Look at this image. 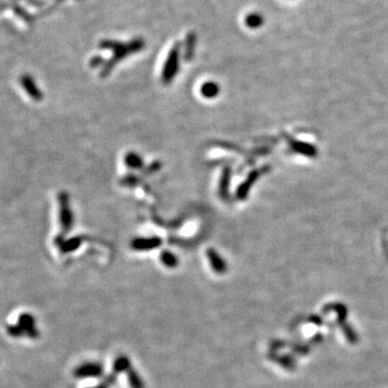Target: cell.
<instances>
[{"mask_svg":"<svg viewBox=\"0 0 388 388\" xmlns=\"http://www.w3.org/2000/svg\"><path fill=\"white\" fill-rule=\"evenodd\" d=\"M144 47H145V42L141 38L134 39L132 42H130L129 45H122V44H119V42H114L110 40L101 41L100 48H110V50L113 51V57L110 59V62H108L105 65V67L101 72V76L104 77L108 75L113 68V66L118 62H120L121 59L126 57L127 55H130L132 53H136L138 51H141Z\"/></svg>","mask_w":388,"mask_h":388,"instance_id":"1","label":"cell"},{"mask_svg":"<svg viewBox=\"0 0 388 388\" xmlns=\"http://www.w3.org/2000/svg\"><path fill=\"white\" fill-rule=\"evenodd\" d=\"M179 57H180V45L177 44L172 48L166 58L164 68H163L162 71L163 83L165 84L171 83L174 80L175 76L177 75V72L179 70Z\"/></svg>","mask_w":388,"mask_h":388,"instance_id":"2","label":"cell"},{"mask_svg":"<svg viewBox=\"0 0 388 388\" xmlns=\"http://www.w3.org/2000/svg\"><path fill=\"white\" fill-rule=\"evenodd\" d=\"M58 202H59V219L62 224L63 232L66 233L70 231L74 226V215L70 208V203L68 195L65 192L58 194Z\"/></svg>","mask_w":388,"mask_h":388,"instance_id":"3","label":"cell"},{"mask_svg":"<svg viewBox=\"0 0 388 388\" xmlns=\"http://www.w3.org/2000/svg\"><path fill=\"white\" fill-rule=\"evenodd\" d=\"M104 369L100 363L97 362H86L76 368L75 370V377L79 379L84 378H99L101 377Z\"/></svg>","mask_w":388,"mask_h":388,"instance_id":"4","label":"cell"},{"mask_svg":"<svg viewBox=\"0 0 388 388\" xmlns=\"http://www.w3.org/2000/svg\"><path fill=\"white\" fill-rule=\"evenodd\" d=\"M162 245V240L157 236L153 238H139L132 242L131 247L136 251H149L159 248Z\"/></svg>","mask_w":388,"mask_h":388,"instance_id":"5","label":"cell"},{"mask_svg":"<svg viewBox=\"0 0 388 388\" xmlns=\"http://www.w3.org/2000/svg\"><path fill=\"white\" fill-rule=\"evenodd\" d=\"M206 256H207L209 264L215 273L220 275L227 273L228 264L226 262V260H224L220 256L219 252L215 250L214 248H209V249H207V251H206Z\"/></svg>","mask_w":388,"mask_h":388,"instance_id":"6","label":"cell"},{"mask_svg":"<svg viewBox=\"0 0 388 388\" xmlns=\"http://www.w3.org/2000/svg\"><path fill=\"white\" fill-rule=\"evenodd\" d=\"M22 87L25 90V92L28 94L30 98L35 100H41L42 99V93L41 91L37 88V84L33 80L32 77L29 76H23L22 77Z\"/></svg>","mask_w":388,"mask_h":388,"instance_id":"7","label":"cell"},{"mask_svg":"<svg viewBox=\"0 0 388 388\" xmlns=\"http://www.w3.org/2000/svg\"><path fill=\"white\" fill-rule=\"evenodd\" d=\"M19 326L22 327V329L27 333L29 338H33V339L38 338L39 332L37 331V329H36L35 319L32 315H29V314L21 315Z\"/></svg>","mask_w":388,"mask_h":388,"instance_id":"8","label":"cell"},{"mask_svg":"<svg viewBox=\"0 0 388 388\" xmlns=\"http://www.w3.org/2000/svg\"><path fill=\"white\" fill-rule=\"evenodd\" d=\"M230 178H231V169L230 167H224L221 175L220 184H219V194L222 199H228L229 197V185Z\"/></svg>","mask_w":388,"mask_h":388,"instance_id":"9","label":"cell"},{"mask_svg":"<svg viewBox=\"0 0 388 388\" xmlns=\"http://www.w3.org/2000/svg\"><path fill=\"white\" fill-rule=\"evenodd\" d=\"M219 92H220L219 84L214 81L205 82L201 88L202 95L205 97V98H208V99L215 98V97H217L218 94H219Z\"/></svg>","mask_w":388,"mask_h":388,"instance_id":"10","label":"cell"},{"mask_svg":"<svg viewBox=\"0 0 388 388\" xmlns=\"http://www.w3.org/2000/svg\"><path fill=\"white\" fill-rule=\"evenodd\" d=\"M160 259H161V262L168 269H175L179 263L177 256H176L174 252L168 250L162 251L160 254Z\"/></svg>","mask_w":388,"mask_h":388,"instance_id":"11","label":"cell"},{"mask_svg":"<svg viewBox=\"0 0 388 388\" xmlns=\"http://www.w3.org/2000/svg\"><path fill=\"white\" fill-rule=\"evenodd\" d=\"M127 379H129V384L131 388H145V383L141 375L136 370L131 367L127 370Z\"/></svg>","mask_w":388,"mask_h":388,"instance_id":"12","label":"cell"},{"mask_svg":"<svg viewBox=\"0 0 388 388\" xmlns=\"http://www.w3.org/2000/svg\"><path fill=\"white\" fill-rule=\"evenodd\" d=\"M125 164L127 167L133 168V169H139L144 166V161L142 159V156L135 153V152H130L127 153L125 156Z\"/></svg>","mask_w":388,"mask_h":388,"instance_id":"13","label":"cell"},{"mask_svg":"<svg viewBox=\"0 0 388 388\" xmlns=\"http://www.w3.org/2000/svg\"><path fill=\"white\" fill-rule=\"evenodd\" d=\"M264 20H263V16L257 13V12H253V13L248 14L245 19V23L246 25L249 27V28H259L262 26Z\"/></svg>","mask_w":388,"mask_h":388,"instance_id":"14","label":"cell"},{"mask_svg":"<svg viewBox=\"0 0 388 388\" xmlns=\"http://www.w3.org/2000/svg\"><path fill=\"white\" fill-rule=\"evenodd\" d=\"M131 367V361L126 356H119L113 363V370L116 373L126 372Z\"/></svg>","mask_w":388,"mask_h":388,"instance_id":"15","label":"cell"},{"mask_svg":"<svg viewBox=\"0 0 388 388\" xmlns=\"http://www.w3.org/2000/svg\"><path fill=\"white\" fill-rule=\"evenodd\" d=\"M195 42H196V37L193 33L188 35L187 41H186V54L185 57L187 60H189L192 58L194 54V48H195Z\"/></svg>","mask_w":388,"mask_h":388,"instance_id":"16","label":"cell"},{"mask_svg":"<svg viewBox=\"0 0 388 388\" xmlns=\"http://www.w3.org/2000/svg\"><path fill=\"white\" fill-rule=\"evenodd\" d=\"M81 242L82 240L80 238H74V239H70L69 241H66L64 242H62V245L59 246L60 249H62L63 252H69V251H74L75 249L81 245Z\"/></svg>","mask_w":388,"mask_h":388,"instance_id":"17","label":"cell"},{"mask_svg":"<svg viewBox=\"0 0 388 388\" xmlns=\"http://www.w3.org/2000/svg\"><path fill=\"white\" fill-rule=\"evenodd\" d=\"M8 332L12 337H21L24 333V330L21 326H10L8 327Z\"/></svg>","mask_w":388,"mask_h":388,"instance_id":"18","label":"cell"},{"mask_svg":"<svg viewBox=\"0 0 388 388\" xmlns=\"http://www.w3.org/2000/svg\"><path fill=\"white\" fill-rule=\"evenodd\" d=\"M102 63H104V60H102V58H101L100 56H96V57H93V58H92V60H91V65H92L93 67H97V66L101 65Z\"/></svg>","mask_w":388,"mask_h":388,"instance_id":"19","label":"cell"},{"mask_svg":"<svg viewBox=\"0 0 388 388\" xmlns=\"http://www.w3.org/2000/svg\"><path fill=\"white\" fill-rule=\"evenodd\" d=\"M94 388H107V386H106V385H104V384H102V385H99V386L94 387Z\"/></svg>","mask_w":388,"mask_h":388,"instance_id":"20","label":"cell"}]
</instances>
